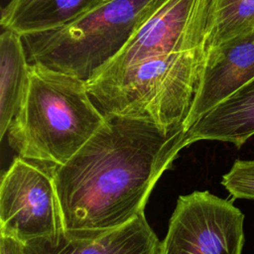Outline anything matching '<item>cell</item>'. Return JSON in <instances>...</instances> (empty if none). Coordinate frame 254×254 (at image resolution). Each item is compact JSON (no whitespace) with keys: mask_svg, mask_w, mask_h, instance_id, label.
<instances>
[{"mask_svg":"<svg viewBox=\"0 0 254 254\" xmlns=\"http://www.w3.org/2000/svg\"><path fill=\"white\" fill-rule=\"evenodd\" d=\"M104 115L90 139L55 168L69 234L107 231L143 213L154 186L186 147L185 125L166 130L146 119Z\"/></svg>","mask_w":254,"mask_h":254,"instance_id":"cell-1","label":"cell"},{"mask_svg":"<svg viewBox=\"0 0 254 254\" xmlns=\"http://www.w3.org/2000/svg\"><path fill=\"white\" fill-rule=\"evenodd\" d=\"M104 119L85 81L31 64L28 90L8 128V142L18 156L63 165Z\"/></svg>","mask_w":254,"mask_h":254,"instance_id":"cell-2","label":"cell"},{"mask_svg":"<svg viewBox=\"0 0 254 254\" xmlns=\"http://www.w3.org/2000/svg\"><path fill=\"white\" fill-rule=\"evenodd\" d=\"M207 47L151 58L85 81L103 114L146 119L166 130L184 125L200 79Z\"/></svg>","mask_w":254,"mask_h":254,"instance_id":"cell-3","label":"cell"},{"mask_svg":"<svg viewBox=\"0 0 254 254\" xmlns=\"http://www.w3.org/2000/svg\"><path fill=\"white\" fill-rule=\"evenodd\" d=\"M166 0H104L62 28L24 36L30 64L89 80Z\"/></svg>","mask_w":254,"mask_h":254,"instance_id":"cell-4","label":"cell"},{"mask_svg":"<svg viewBox=\"0 0 254 254\" xmlns=\"http://www.w3.org/2000/svg\"><path fill=\"white\" fill-rule=\"evenodd\" d=\"M55 163L14 158L0 186V235L23 244L64 231L55 183Z\"/></svg>","mask_w":254,"mask_h":254,"instance_id":"cell-5","label":"cell"},{"mask_svg":"<svg viewBox=\"0 0 254 254\" xmlns=\"http://www.w3.org/2000/svg\"><path fill=\"white\" fill-rule=\"evenodd\" d=\"M244 214L207 190L180 195L158 254H242Z\"/></svg>","mask_w":254,"mask_h":254,"instance_id":"cell-6","label":"cell"},{"mask_svg":"<svg viewBox=\"0 0 254 254\" xmlns=\"http://www.w3.org/2000/svg\"><path fill=\"white\" fill-rule=\"evenodd\" d=\"M211 9L212 0H166L90 79L114 74L151 58L207 47Z\"/></svg>","mask_w":254,"mask_h":254,"instance_id":"cell-7","label":"cell"},{"mask_svg":"<svg viewBox=\"0 0 254 254\" xmlns=\"http://www.w3.org/2000/svg\"><path fill=\"white\" fill-rule=\"evenodd\" d=\"M254 77V29L219 46L207 47L197 89L184 123L188 129L203 114Z\"/></svg>","mask_w":254,"mask_h":254,"instance_id":"cell-8","label":"cell"},{"mask_svg":"<svg viewBox=\"0 0 254 254\" xmlns=\"http://www.w3.org/2000/svg\"><path fill=\"white\" fill-rule=\"evenodd\" d=\"M160 241L144 212L128 223L103 232L57 238H36L24 244L25 254H158Z\"/></svg>","mask_w":254,"mask_h":254,"instance_id":"cell-9","label":"cell"},{"mask_svg":"<svg viewBox=\"0 0 254 254\" xmlns=\"http://www.w3.org/2000/svg\"><path fill=\"white\" fill-rule=\"evenodd\" d=\"M254 135V77L199 117L186 133V147L199 140L242 147Z\"/></svg>","mask_w":254,"mask_h":254,"instance_id":"cell-10","label":"cell"},{"mask_svg":"<svg viewBox=\"0 0 254 254\" xmlns=\"http://www.w3.org/2000/svg\"><path fill=\"white\" fill-rule=\"evenodd\" d=\"M104 0H10L2 8L3 30L22 37L53 31L71 23Z\"/></svg>","mask_w":254,"mask_h":254,"instance_id":"cell-11","label":"cell"},{"mask_svg":"<svg viewBox=\"0 0 254 254\" xmlns=\"http://www.w3.org/2000/svg\"><path fill=\"white\" fill-rule=\"evenodd\" d=\"M30 66L23 37L3 30L0 36V137L7 133L26 96Z\"/></svg>","mask_w":254,"mask_h":254,"instance_id":"cell-12","label":"cell"},{"mask_svg":"<svg viewBox=\"0 0 254 254\" xmlns=\"http://www.w3.org/2000/svg\"><path fill=\"white\" fill-rule=\"evenodd\" d=\"M254 29V0H212L207 47L219 46Z\"/></svg>","mask_w":254,"mask_h":254,"instance_id":"cell-13","label":"cell"},{"mask_svg":"<svg viewBox=\"0 0 254 254\" xmlns=\"http://www.w3.org/2000/svg\"><path fill=\"white\" fill-rule=\"evenodd\" d=\"M221 185L234 199H254V160H235Z\"/></svg>","mask_w":254,"mask_h":254,"instance_id":"cell-14","label":"cell"},{"mask_svg":"<svg viewBox=\"0 0 254 254\" xmlns=\"http://www.w3.org/2000/svg\"><path fill=\"white\" fill-rule=\"evenodd\" d=\"M0 254H25L24 244L12 237L0 235Z\"/></svg>","mask_w":254,"mask_h":254,"instance_id":"cell-15","label":"cell"}]
</instances>
